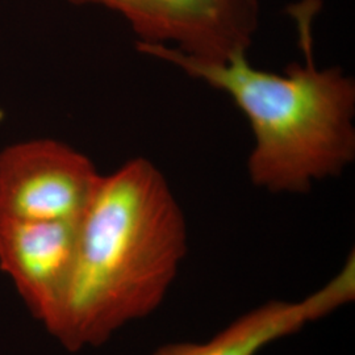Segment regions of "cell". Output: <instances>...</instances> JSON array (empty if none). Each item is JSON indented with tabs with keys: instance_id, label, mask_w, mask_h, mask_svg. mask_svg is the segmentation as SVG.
Returning <instances> with one entry per match:
<instances>
[{
	"instance_id": "1",
	"label": "cell",
	"mask_w": 355,
	"mask_h": 355,
	"mask_svg": "<svg viewBox=\"0 0 355 355\" xmlns=\"http://www.w3.org/2000/svg\"><path fill=\"white\" fill-rule=\"evenodd\" d=\"M187 253L183 211L165 175L136 158L102 177L78 221L64 302L48 330L64 349L107 343L162 304Z\"/></svg>"
},
{
	"instance_id": "2",
	"label": "cell",
	"mask_w": 355,
	"mask_h": 355,
	"mask_svg": "<svg viewBox=\"0 0 355 355\" xmlns=\"http://www.w3.org/2000/svg\"><path fill=\"white\" fill-rule=\"evenodd\" d=\"M320 7V0L290 7L304 58L283 74L255 69L248 54L202 62L170 46L137 44L141 53L233 101L253 132L249 177L274 193H305L315 182L341 175L354 161L355 82L340 67L315 64L312 24Z\"/></svg>"
},
{
	"instance_id": "3",
	"label": "cell",
	"mask_w": 355,
	"mask_h": 355,
	"mask_svg": "<svg viewBox=\"0 0 355 355\" xmlns=\"http://www.w3.org/2000/svg\"><path fill=\"white\" fill-rule=\"evenodd\" d=\"M120 13L141 45H165L202 62L248 54L259 26L258 0H69Z\"/></svg>"
},
{
	"instance_id": "4",
	"label": "cell",
	"mask_w": 355,
	"mask_h": 355,
	"mask_svg": "<svg viewBox=\"0 0 355 355\" xmlns=\"http://www.w3.org/2000/svg\"><path fill=\"white\" fill-rule=\"evenodd\" d=\"M102 175L83 154L53 140L0 153V218L79 221Z\"/></svg>"
},
{
	"instance_id": "5",
	"label": "cell",
	"mask_w": 355,
	"mask_h": 355,
	"mask_svg": "<svg viewBox=\"0 0 355 355\" xmlns=\"http://www.w3.org/2000/svg\"><path fill=\"white\" fill-rule=\"evenodd\" d=\"M76 237L78 221L0 218V268L48 330L64 302Z\"/></svg>"
},
{
	"instance_id": "6",
	"label": "cell",
	"mask_w": 355,
	"mask_h": 355,
	"mask_svg": "<svg viewBox=\"0 0 355 355\" xmlns=\"http://www.w3.org/2000/svg\"><path fill=\"white\" fill-rule=\"evenodd\" d=\"M355 299V258L300 302H270L242 315L204 343H166L153 355H257L270 343L292 336L306 324L327 318Z\"/></svg>"
}]
</instances>
